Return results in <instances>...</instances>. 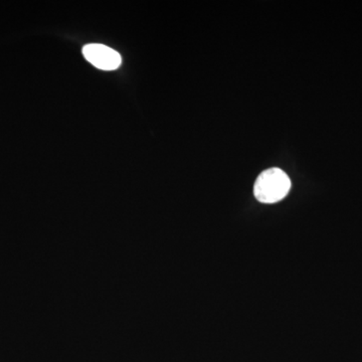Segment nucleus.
<instances>
[{
    "instance_id": "f257e3e1",
    "label": "nucleus",
    "mask_w": 362,
    "mask_h": 362,
    "mask_svg": "<svg viewBox=\"0 0 362 362\" xmlns=\"http://www.w3.org/2000/svg\"><path fill=\"white\" fill-rule=\"evenodd\" d=\"M291 180L280 168L264 171L255 182L254 194L263 204H275L289 194Z\"/></svg>"
},
{
    "instance_id": "f03ea898",
    "label": "nucleus",
    "mask_w": 362,
    "mask_h": 362,
    "mask_svg": "<svg viewBox=\"0 0 362 362\" xmlns=\"http://www.w3.org/2000/svg\"><path fill=\"white\" fill-rule=\"evenodd\" d=\"M83 54L90 64L99 70H117L122 64L120 54L105 45H86L83 47Z\"/></svg>"
}]
</instances>
